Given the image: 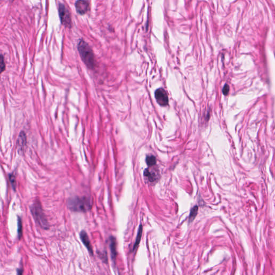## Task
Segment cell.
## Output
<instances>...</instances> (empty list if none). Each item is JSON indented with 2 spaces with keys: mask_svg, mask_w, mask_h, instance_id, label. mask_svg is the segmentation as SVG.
<instances>
[{
  "mask_svg": "<svg viewBox=\"0 0 275 275\" xmlns=\"http://www.w3.org/2000/svg\"><path fill=\"white\" fill-rule=\"evenodd\" d=\"M78 49L82 61L88 68L93 69L96 66L95 55L90 46L83 39L79 40L78 44Z\"/></svg>",
  "mask_w": 275,
  "mask_h": 275,
  "instance_id": "6da1fadb",
  "label": "cell"
},
{
  "mask_svg": "<svg viewBox=\"0 0 275 275\" xmlns=\"http://www.w3.org/2000/svg\"><path fill=\"white\" fill-rule=\"evenodd\" d=\"M67 205L72 211L86 212L91 209L92 202L90 198L75 197L68 200Z\"/></svg>",
  "mask_w": 275,
  "mask_h": 275,
  "instance_id": "7a4b0ae2",
  "label": "cell"
},
{
  "mask_svg": "<svg viewBox=\"0 0 275 275\" xmlns=\"http://www.w3.org/2000/svg\"><path fill=\"white\" fill-rule=\"evenodd\" d=\"M31 211L35 219L42 228H48V222L42 208L38 203H35L31 207Z\"/></svg>",
  "mask_w": 275,
  "mask_h": 275,
  "instance_id": "3957f363",
  "label": "cell"
},
{
  "mask_svg": "<svg viewBox=\"0 0 275 275\" xmlns=\"http://www.w3.org/2000/svg\"><path fill=\"white\" fill-rule=\"evenodd\" d=\"M59 14L62 24L66 27L71 28L72 26L71 16L68 9L65 4L60 3L59 4Z\"/></svg>",
  "mask_w": 275,
  "mask_h": 275,
  "instance_id": "277c9868",
  "label": "cell"
},
{
  "mask_svg": "<svg viewBox=\"0 0 275 275\" xmlns=\"http://www.w3.org/2000/svg\"><path fill=\"white\" fill-rule=\"evenodd\" d=\"M155 97L157 103L161 106H166L168 104V97L163 88H159L155 92Z\"/></svg>",
  "mask_w": 275,
  "mask_h": 275,
  "instance_id": "5b68a950",
  "label": "cell"
},
{
  "mask_svg": "<svg viewBox=\"0 0 275 275\" xmlns=\"http://www.w3.org/2000/svg\"><path fill=\"white\" fill-rule=\"evenodd\" d=\"M75 6L76 11L80 15L86 13L90 8L89 2L86 1H77L75 4Z\"/></svg>",
  "mask_w": 275,
  "mask_h": 275,
  "instance_id": "8992f818",
  "label": "cell"
},
{
  "mask_svg": "<svg viewBox=\"0 0 275 275\" xmlns=\"http://www.w3.org/2000/svg\"><path fill=\"white\" fill-rule=\"evenodd\" d=\"M26 136H25V134L24 132H21L18 136V142H17L18 151L19 153H23L24 152V149L26 147Z\"/></svg>",
  "mask_w": 275,
  "mask_h": 275,
  "instance_id": "52a82bcc",
  "label": "cell"
},
{
  "mask_svg": "<svg viewBox=\"0 0 275 275\" xmlns=\"http://www.w3.org/2000/svg\"><path fill=\"white\" fill-rule=\"evenodd\" d=\"M80 238H81L82 242L84 244L85 246L87 247L88 251L91 254H93V248L91 245L90 240L89 239V237L87 233L84 231L82 230L80 233Z\"/></svg>",
  "mask_w": 275,
  "mask_h": 275,
  "instance_id": "ba28073f",
  "label": "cell"
},
{
  "mask_svg": "<svg viewBox=\"0 0 275 275\" xmlns=\"http://www.w3.org/2000/svg\"><path fill=\"white\" fill-rule=\"evenodd\" d=\"M110 248L112 259H115L117 256L116 240L113 236L110 237Z\"/></svg>",
  "mask_w": 275,
  "mask_h": 275,
  "instance_id": "9c48e42d",
  "label": "cell"
},
{
  "mask_svg": "<svg viewBox=\"0 0 275 275\" xmlns=\"http://www.w3.org/2000/svg\"><path fill=\"white\" fill-rule=\"evenodd\" d=\"M142 233H143V226L141 225H140L139 229L138 230V233H137L136 237V242H135V243H134V246H133V250H134L139 245L141 239Z\"/></svg>",
  "mask_w": 275,
  "mask_h": 275,
  "instance_id": "30bf717a",
  "label": "cell"
},
{
  "mask_svg": "<svg viewBox=\"0 0 275 275\" xmlns=\"http://www.w3.org/2000/svg\"><path fill=\"white\" fill-rule=\"evenodd\" d=\"M146 163L149 167L155 165L156 163V157L153 156H148L146 159Z\"/></svg>",
  "mask_w": 275,
  "mask_h": 275,
  "instance_id": "8fae6325",
  "label": "cell"
},
{
  "mask_svg": "<svg viewBox=\"0 0 275 275\" xmlns=\"http://www.w3.org/2000/svg\"><path fill=\"white\" fill-rule=\"evenodd\" d=\"M198 206H194L191 209L190 213L189 215V218L190 222L192 221L193 220H194L195 217H196L198 212Z\"/></svg>",
  "mask_w": 275,
  "mask_h": 275,
  "instance_id": "7c38bea8",
  "label": "cell"
},
{
  "mask_svg": "<svg viewBox=\"0 0 275 275\" xmlns=\"http://www.w3.org/2000/svg\"><path fill=\"white\" fill-rule=\"evenodd\" d=\"M18 235L20 239L22 236V222L20 218H18Z\"/></svg>",
  "mask_w": 275,
  "mask_h": 275,
  "instance_id": "4fadbf2b",
  "label": "cell"
},
{
  "mask_svg": "<svg viewBox=\"0 0 275 275\" xmlns=\"http://www.w3.org/2000/svg\"><path fill=\"white\" fill-rule=\"evenodd\" d=\"M144 175H145V176H147V177H148L150 181H154L156 180L154 176L152 175V174L151 172H149L148 169H146V170H145V172H144Z\"/></svg>",
  "mask_w": 275,
  "mask_h": 275,
  "instance_id": "5bb4252c",
  "label": "cell"
},
{
  "mask_svg": "<svg viewBox=\"0 0 275 275\" xmlns=\"http://www.w3.org/2000/svg\"><path fill=\"white\" fill-rule=\"evenodd\" d=\"M9 177V180H10V183L12 187L14 189H15V188L16 187V181L15 177L14 176V175H11V174H10Z\"/></svg>",
  "mask_w": 275,
  "mask_h": 275,
  "instance_id": "9a60e30c",
  "label": "cell"
},
{
  "mask_svg": "<svg viewBox=\"0 0 275 275\" xmlns=\"http://www.w3.org/2000/svg\"><path fill=\"white\" fill-rule=\"evenodd\" d=\"M0 66H1V72L2 73L6 69V64L4 62V59L3 55H1V62H0Z\"/></svg>",
  "mask_w": 275,
  "mask_h": 275,
  "instance_id": "2e32d148",
  "label": "cell"
},
{
  "mask_svg": "<svg viewBox=\"0 0 275 275\" xmlns=\"http://www.w3.org/2000/svg\"><path fill=\"white\" fill-rule=\"evenodd\" d=\"M229 90H230L229 86L228 84H225L223 87V95H227L228 93H229Z\"/></svg>",
  "mask_w": 275,
  "mask_h": 275,
  "instance_id": "e0dca14e",
  "label": "cell"
},
{
  "mask_svg": "<svg viewBox=\"0 0 275 275\" xmlns=\"http://www.w3.org/2000/svg\"><path fill=\"white\" fill-rule=\"evenodd\" d=\"M22 274H23V270H22L21 269L17 270V275H22Z\"/></svg>",
  "mask_w": 275,
  "mask_h": 275,
  "instance_id": "ac0fdd59",
  "label": "cell"
}]
</instances>
